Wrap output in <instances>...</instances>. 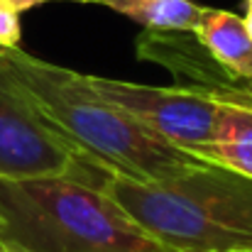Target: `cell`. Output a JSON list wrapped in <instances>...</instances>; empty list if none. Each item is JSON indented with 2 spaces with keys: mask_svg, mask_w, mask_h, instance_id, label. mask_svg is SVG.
Instances as JSON below:
<instances>
[{
  "mask_svg": "<svg viewBox=\"0 0 252 252\" xmlns=\"http://www.w3.org/2000/svg\"><path fill=\"white\" fill-rule=\"evenodd\" d=\"M0 74L91 169L135 181H162L208 164L105 100L86 74L37 59L20 47H0Z\"/></svg>",
  "mask_w": 252,
  "mask_h": 252,
  "instance_id": "obj_1",
  "label": "cell"
},
{
  "mask_svg": "<svg viewBox=\"0 0 252 252\" xmlns=\"http://www.w3.org/2000/svg\"><path fill=\"white\" fill-rule=\"evenodd\" d=\"M0 243L15 252H171L100 181L74 174L0 176Z\"/></svg>",
  "mask_w": 252,
  "mask_h": 252,
  "instance_id": "obj_2",
  "label": "cell"
},
{
  "mask_svg": "<svg viewBox=\"0 0 252 252\" xmlns=\"http://www.w3.org/2000/svg\"><path fill=\"white\" fill-rule=\"evenodd\" d=\"M100 186L171 252H252V179L203 164L162 181L98 171Z\"/></svg>",
  "mask_w": 252,
  "mask_h": 252,
  "instance_id": "obj_3",
  "label": "cell"
},
{
  "mask_svg": "<svg viewBox=\"0 0 252 252\" xmlns=\"http://www.w3.org/2000/svg\"><path fill=\"white\" fill-rule=\"evenodd\" d=\"M86 81L164 142L201 159L206 157L225 105L218 98L184 86H147L93 74H86Z\"/></svg>",
  "mask_w": 252,
  "mask_h": 252,
  "instance_id": "obj_4",
  "label": "cell"
},
{
  "mask_svg": "<svg viewBox=\"0 0 252 252\" xmlns=\"http://www.w3.org/2000/svg\"><path fill=\"white\" fill-rule=\"evenodd\" d=\"M74 174L93 179L79 152L57 135L0 74V176Z\"/></svg>",
  "mask_w": 252,
  "mask_h": 252,
  "instance_id": "obj_5",
  "label": "cell"
},
{
  "mask_svg": "<svg viewBox=\"0 0 252 252\" xmlns=\"http://www.w3.org/2000/svg\"><path fill=\"white\" fill-rule=\"evenodd\" d=\"M137 57L171 71L176 86L252 108V81L223 66L193 30H145L137 37Z\"/></svg>",
  "mask_w": 252,
  "mask_h": 252,
  "instance_id": "obj_6",
  "label": "cell"
},
{
  "mask_svg": "<svg viewBox=\"0 0 252 252\" xmlns=\"http://www.w3.org/2000/svg\"><path fill=\"white\" fill-rule=\"evenodd\" d=\"M193 32L223 66L252 81V37L240 15L203 7V15Z\"/></svg>",
  "mask_w": 252,
  "mask_h": 252,
  "instance_id": "obj_7",
  "label": "cell"
},
{
  "mask_svg": "<svg viewBox=\"0 0 252 252\" xmlns=\"http://www.w3.org/2000/svg\"><path fill=\"white\" fill-rule=\"evenodd\" d=\"M203 159L252 179V108L235 103L220 108L216 137Z\"/></svg>",
  "mask_w": 252,
  "mask_h": 252,
  "instance_id": "obj_8",
  "label": "cell"
},
{
  "mask_svg": "<svg viewBox=\"0 0 252 252\" xmlns=\"http://www.w3.org/2000/svg\"><path fill=\"white\" fill-rule=\"evenodd\" d=\"M103 5L120 12L145 30H193L203 15V5L196 0H71Z\"/></svg>",
  "mask_w": 252,
  "mask_h": 252,
  "instance_id": "obj_9",
  "label": "cell"
},
{
  "mask_svg": "<svg viewBox=\"0 0 252 252\" xmlns=\"http://www.w3.org/2000/svg\"><path fill=\"white\" fill-rule=\"evenodd\" d=\"M49 0H0V47H20V15Z\"/></svg>",
  "mask_w": 252,
  "mask_h": 252,
  "instance_id": "obj_10",
  "label": "cell"
},
{
  "mask_svg": "<svg viewBox=\"0 0 252 252\" xmlns=\"http://www.w3.org/2000/svg\"><path fill=\"white\" fill-rule=\"evenodd\" d=\"M245 27H248V32H250V37H252V10H245Z\"/></svg>",
  "mask_w": 252,
  "mask_h": 252,
  "instance_id": "obj_11",
  "label": "cell"
},
{
  "mask_svg": "<svg viewBox=\"0 0 252 252\" xmlns=\"http://www.w3.org/2000/svg\"><path fill=\"white\" fill-rule=\"evenodd\" d=\"M0 252H15V250H10V248H5V245L0 243Z\"/></svg>",
  "mask_w": 252,
  "mask_h": 252,
  "instance_id": "obj_12",
  "label": "cell"
},
{
  "mask_svg": "<svg viewBox=\"0 0 252 252\" xmlns=\"http://www.w3.org/2000/svg\"><path fill=\"white\" fill-rule=\"evenodd\" d=\"M245 10H252V0H245Z\"/></svg>",
  "mask_w": 252,
  "mask_h": 252,
  "instance_id": "obj_13",
  "label": "cell"
}]
</instances>
